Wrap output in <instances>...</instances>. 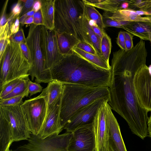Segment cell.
I'll return each instance as SVG.
<instances>
[{"mask_svg":"<svg viewBox=\"0 0 151 151\" xmlns=\"http://www.w3.org/2000/svg\"><path fill=\"white\" fill-rule=\"evenodd\" d=\"M147 52L142 40L131 50L113 53L108 87V103L112 109L127 122L132 133L142 139L148 136L147 112L140 105L134 84L135 76L146 65Z\"/></svg>","mask_w":151,"mask_h":151,"instance_id":"cell-1","label":"cell"},{"mask_svg":"<svg viewBox=\"0 0 151 151\" xmlns=\"http://www.w3.org/2000/svg\"><path fill=\"white\" fill-rule=\"evenodd\" d=\"M53 80L90 87H109L111 71L99 67L74 52L51 70Z\"/></svg>","mask_w":151,"mask_h":151,"instance_id":"cell-2","label":"cell"},{"mask_svg":"<svg viewBox=\"0 0 151 151\" xmlns=\"http://www.w3.org/2000/svg\"><path fill=\"white\" fill-rule=\"evenodd\" d=\"M85 7L83 0H55L54 30L72 35L93 45L85 22Z\"/></svg>","mask_w":151,"mask_h":151,"instance_id":"cell-3","label":"cell"},{"mask_svg":"<svg viewBox=\"0 0 151 151\" xmlns=\"http://www.w3.org/2000/svg\"><path fill=\"white\" fill-rule=\"evenodd\" d=\"M63 85L60 114L63 128L76 114L88 105L101 99H109L108 87H90L70 84Z\"/></svg>","mask_w":151,"mask_h":151,"instance_id":"cell-4","label":"cell"},{"mask_svg":"<svg viewBox=\"0 0 151 151\" xmlns=\"http://www.w3.org/2000/svg\"><path fill=\"white\" fill-rule=\"evenodd\" d=\"M23 102L0 106V151H7L13 142L30 137L31 132L21 107Z\"/></svg>","mask_w":151,"mask_h":151,"instance_id":"cell-5","label":"cell"},{"mask_svg":"<svg viewBox=\"0 0 151 151\" xmlns=\"http://www.w3.org/2000/svg\"><path fill=\"white\" fill-rule=\"evenodd\" d=\"M0 88L18 78H29L31 65L23 55L19 45L11 41L0 58Z\"/></svg>","mask_w":151,"mask_h":151,"instance_id":"cell-6","label":"cell"},{"mask_svg":"<svg viewBox=\"0 0 151 151\" xmlns=\"http://www.w3.org/2000/svg\"><path fill=\"white\" fill-rule=\"evenodd\" d=\"M42 25H29L27 45L29 50L31 66L29 72L32 81L35 78L37 83H49L53 81L51 71L45 67L42 40Z\"/></svg>","mask_w":151,"mask_h":151,"instance_id":"cell-7","label":"cell"},{"mask_svg":"<svg viewBox=\"0 0 151 151\" xmlns=\"http://www.w3.org/2000/svg\"><path fill=\"white\" fill-rule=\"evenodd\" d=\"M21 107L31 133L37 136L47 114L46 96L41 93L36 97L25 100Z\"/></svg>","mask_w":151,"mask_h":151,"instance_id":"cell-8","label":"cell"},{"mask_svg":"<svg viewBox=\"0 0 151 151\" xmlns=\"http://www.w3.org/2000/svg\"><path fill=\"white\" fill-rule=\"evenodd\" d=\"M72 134L67 132L42 139L31 133L27 142L15 151H69L68 146Z\"/></svg>","mask_w":151,"mask_h":151,"instance_id":"cell-9","label":"cell"},{"mask_svg":"<svg viewBox=\"0 0 151 151\" xmlns=\"http://www.w3.org/2000/svg\"><path fill=\"white\" fill-rule=\"evenodd\" d=\"M136 95L143 108L151 111V65L142 66L136 74L134 80Z\"/></svg>","mask_w":151,"mask_h":151,"instance_id":"cell-10","label":"cell"},{"mask_svg":"<svg viewBox=\"0 0 151 151\" xmlns=\"http://www.w3.org/2000/svg\"><path fill=\"white\" fill-rule=\"evenodd\" d=\"M72 133L68 146L69 151H95L93 123L80 127Z\"/></svg>","mask_w":151,"mask_h":151,"instance_id":"cell-11","label":"cell"},{"mask_svg":"<svg viewBox=\"0 0 151 151\" xmlns=\"http://www.w3.org/2000/svg\"><path fill=\"white\" fill-rule=\"evenodd\" d=\"M42 40L45 67L51 70L64 57L60 53L54 30L42 25Z\"/></svg>","mask_w":151,"mask_h":151,"instance_id":"cell-12","label":"cell"},{"mask_svg":"<svg viewBox=\"0 0 151 151\" xmlns=\"http://www.w3.org/2000/svg\"><path fill=\"white\" fill-rule=\"evenodd\" d=\"M104 103V109L108 131V151H127L117 120L108 103Z\"/></svg>","mask_w":151,"mask_h":151,"instance_id":"cell-13","label":"cell"},{"mask_svg":"<svg viewBox=\"0 0 151 151\" xmlns=\"http://www.w3.org/2000/svg\"><path fill=\"white\" fill-rule=\"evenodd\" d=\"M109 100L108 98L101 99L85 106L70 119L63 129L67 132H72L80 127L93 123L99 108L105 101Z\"/></svg>","mask_w":151,"mask_h":151,"instance_id":"cell-14","label":"cell"},{"mask_svg":"<svg viewBox=\"0 0 151 151\" xmlns=\"http://www.w3.org/2000/svg\"><path fill=\"white\" fill-rule=\"evenodd\" d=\"M62 97L53 107L47 112L43 124L37 136L39 138L43 139L52 135H58L63 129L60 116Z\"/></svg>","mask_w":151,"mask_h":151,"instance_id":"cell-15","label":"cell"},{"mask_svg":"<svg viewBox=\"0 0 151 151\" xmlns=\"http://www.w3.org/2000/svg\"><path fill=\"white\" fill-rule=\"evenodd\" d=\"M105 101L98 109L93 123L94 134L95 151H108V131L105 112Z\"/></svg>","mask_w":151,"mask_h":151,"instance_id":"cell-16","label":"cell"},{"mask_svg":"<svg viewBox=\"0 0 151 151\" xmlns=\"http://www.w3.org/2000/svg\"><path fill=\"white\" fill-rule=\"evenodd\" d=\"M102 16L120 22H151V16L142 17L136 11L127 9L114 12H105Z\"/></svg>","mask_w":151,"mask_h":151,"instance_id":"cell-17","label":"cell"},{"mask_svg":"<svg viewBox=\"0 0 151 151\" xmlns=\"http://www.w3.org/2000/svg\"><path fill=\"white\" fill-rule=\"evenodd\" d=\"M123 29L141 40L151 42L150 22H125Z\"/></svg>","mask_w":151,"mask_h":151,"instance_id":"cell-18","label":"cell"},{"mask_svg":"<svg viewBox=\"0 0 151 151\" xmlns=\"http://www.w3.org/2000/svg\"><path fill=\"white\" fill-rule=\"evenodd\" d=\"M55 33L58 48L61 55L65 57L74 53V48L80 41L73 35L69 34L56 31Z\"/></svg>","mask_w":151,"mask_h":151,"instance_id":"cell-19","label":"cell"},{"mask_svg":"<svg viewBox=\"0 0 151 151\" xmlns=\"http://www.w3.org/2000/svg\"><path fill=\"white\" fill-rule=\"evenodd\" d=\"M63 89V84L53 80L48 83L47 87L43 89L42 93L46 97L47 111L53 107L62 96Z\"/></svg>","mask_w":151,"mask_h":151,"instance_id":"cell-20","label":"cell"},{"mask_svg":"<svg viewBox=\"0 0 151 151\" xmlns=\"http://www.w3.org/2000/svg\"><path fill=\"white\" fill-rule=\"evenodd\" d=\"M55 0H41V8L43 25L51 30L55 29Z\"/></svg>","mask_w":151,"mask_h":151,"instance_id":"cell-21","label":"cell"},{"mask_svg":"<svg viewBox=\"0 0 151 151\" xmlns=\"http://www.w3.org/2000/svg\"><path fill=\"white\" fill-rule=\"evenodd\" d=\"M86 5L101 9L105 12H114L121 9L122 4L125 0H83Z\"/></svg>","mask_w":151,"mask_h":151,"instance_id":"cell-22","label":"cell"},{"mask_svg":"<svg viewBox=\"0 0 151 151\" xmlns=\"http://www.w3.org/2000/svg\"><path fill=\"white\" fill-rule=\"evenodd\" d=\"M73 51L81 57L99 67L107 70L111 69L109 64L101 56L85 52L76 47L74 48Z\"/></svg>","mask_w":151,"mask_h":151,"instance_id":"cell-23","label":"cell"},{"mask_svg":"<svg viewBox=\"0 0 151 151\" xmlns=\"http://www.w3.org/2000/svg\"><path fill=\"white\" fill-rule=\"evenodd\" d=\"M85 17L88 20L94 22L102 31L105 32L103 16L94 7L85 4Z\"/></svg>","mask_w":151,"mask_h":151,"instance_id":"cell-24","label":"cell"},{"mask_svg":"<svg viewBox=\"0 0 151 151\" xmlns=\"http://www.w3.org/2000/svg\"><path fill=\"white\" fill-rule=\"evenodd\" d=\"M9 25L8 22L5 25L0 27V58L11 42Z\"/></svg>","mask_w":151,"mask_h":151,"instance_id":"cell-25","label":"cell"},{"mask_svg":"<svg viewBox=\"0 0 151 151\" xmlns=\"http://www.w3.org/2000/svg\"><path fill=\"white\" fill-rule=\"evenodd\" d=\"M85 22L87 34L90 41L98 55L102 57L101 50V38L94 32L90 25L88 20L85 17Z\"/></svg>","mask_w":151,"mask_h":151,"instance_id":"cell-26","label":"cell"},{"mask_svg":"<svg viewBox=\"0 0 151 151\" xmlns=\"http://www.w3.org/2000/svg\"><path fill=\"white\" fill-rule=\"evenodd\" d=\"M111 46V38L104 32L101 39V50L102 57L108 63H109V58Z\"/></svg>","mask_w":151,"mask_h":151,"instance_id":"cell-27","label":"cell"},{"mask_svg":"<svg viewBox=\"0 0 151 151\" xmlns=\"http://www.w3.org/2000/svg\"><path fill=\"white\" fill-rule=\"evenodd\" d=\"M29 79H22L13 91L1 99H6L23 95H26L27 97L28 96L29 94L28 88V81Z\"/></svg>","mask_w":151,"mask_h":151,"instance_id":"cell-28","label":"cell"},{"mask_svg":"<svg viewBox=\"0 0 151 151\" xmlns=\"http://www.w3.org/2000/svg\"><path fill=\"white\" fill-rule=\"evenodd\" d=\"M22 7V3L21 0H18L17 3L12 5L7 19L9 25L14 21L17 17L19 16Z\"/></svg>","mask_w":151,"mask_h":151,"instance_id":"cell-29","label":"cell"},{"mask_svg":"<svg viewBox=\"0 0 151 151\" xmlns=\"http://www.w3.org/2000/svg\"><path fill=\"white\" fill-rule=\"evenodd\" d=\"M22 78L13 80L5 85L0 89V99H2L10 93L19 84Z\"/></svg>","mask_w":151,"mask_h":151,"instance_id":"cell-30","label":"cell"},{"mask_svg":"<svg viewBox=\"0 0 151 151\" xmlns=\"http://www.w3.org/2000/svg\"><path fill=\"white\" fill-rule=\"evenodd\" d=\"M26 95H23L10 98L6 99H0V106H15L23 102L22 99Z\"/></svg>","mask_w":151,"mask_h":151,"instance_id":"cell-31","label":"cell"},{"mask_svg":"<svg viewBox=\"0 0 151 151\" xmlns=\"http://www.w3.org/2000/svg\"><path fill=\"white\" fill-rule=\"evenodd\" d=\"M28 88L30 96L38 93L42 92L43 90L42 87L40 84L33 82L29 79L28 81Z\"/></svg>","mask_w":151,"mask_h":151,"instance_id":"cell-32","label":"cell"},{"mask_svg":"<svg viewBox=\"0 0 151 151\" xmlns=\"http://www.w3.org/2000/svg\"><path fill=\"white\" fill-rule=\"evenodd\" d=\"M10 40L11 41L18 44L26 42L23 29L22 28L19 29L17 32L11 37Z\"/></svg>","mask_w":151,"mask_h":151,"instance_id":"cell-33","label":"cell"},{"mask_svg":"<svg viewBox=\"0 0 151 151\" xmlns=\"http://www.w3.org/2000/svg\"><path fill=\"white\" fill-rule=\"evenodd\" d=\"M76 47L85 52L98 55L93 45L85 42L80 41Z\"/></svg>","mask_w":151,"mask_h":151,"instance_id":"cell-34","label":"cell"},{"mask_svg":"<svg viewBox=\"0 0 151 151\" xmlns=\"http://www.w3.org/2000/svg\"><path fill=\"white\" fill-rule=\"evenodd\" d=\"M103 20L104 28L108 27H112L123 29V26L121 22H118L103 17Z\"/></svg>","mask_w":151,"mask_h":151,"instance_id":"cell-35","label":"cell"},{"mask_svg":"<svg viewBox=\"0 0 151 151\" xmlns=\"http://www.w3.org/2000/svg\"><path fill=\"white\" fill-rule=\"evenodd\" d=\"M22 3V9L19 17L32 9L34 0H21Z\"/></svg>","mask_w":151,"mask_h":151,"instance_id":"cell-36","label":"cell"},{"mask_svg":"<svg viewBox=\"0 0 151 151\" xmlns=\"http://www.w3.org/2000/svg\"><path fill=\"white\" fill-rule=\"evenodd\" d=\"M9 0H6L4 2L1 13L0 19V27L5 25L7 22L8 16L6 13Z\"/></svg>","mask_w":151,"mask_h":151,"instance_id":"cell-37","label":"cell"},{"mask_svg":"<svg viewBox=\"0 0 151 151\" xmlns=\"http://www.w3.org/2000/svg\"><path fill=\"white\" fill-rule=\"evenodd\" d=\"M19 45L23 55L28 60L31 66L32 61L30 53L26 42L20 43Z\"/></svg>","mask_w":151,"mask_h":151,"instance_id":"cell-38","label":"cell"},{"mask_svg":"<svg viewBox=\"0 0 151 151\" xmlns=\"http://www.w3.org/2000/svg\"><path fill=\"white\" fill-rule=\"evenodd\" d=\"M126 51L129 50L133 47V37L134 36L127 32L124 31Z\"/></svg>","mask_w":151,"mask_h":151,"instance_id":"cell-39","label":"cell"},{"mask_svg":"<svg viewBox=\"0 0 151 151\" xmlns=\"http://www.w3.org/2000/svg\"><path fill=\"white\" fill-rule=\"evenodd\" d=\"M19 18V17H17L14 21L9 25V32L11 37L17 32L19 29L20 23Z\"/></svg>","mask_w":151,"mask_h":151,"instance_id":"cell-40","label":"cell"},{"mask_svg":"<svg viewBox=\"0 0 151 151\" xmlns=\"http://www.w3.org/2000/svg\"><path fill=\"white\" fill-rule=\"evenodd\" d=\"M116 43L121 49L126 51L124 31H121L119 32Z\"/></svg>","mask_w":151,"mask_h":151,"instance_id":"cell-41","label":"cell"},{"mask_svg":"<svg viewBox=\"0 0 151 151\" xmlns=\"http://www.w3.org/2000/svg\"><path fill=\"white\" fill-rule=\"evenodd\" d=\"M34 24L36 25H43V19L41 9L35 12L33 15Z\"/></svg>","mask_w":151,"mask_h":151,"instance_id":"cell-42","label":"cell"},{"mask_svg":"<svg viewBox=\"0 0 151 151\" xmlns=\"http://www.w3.org/2000/svg\"><path fill=\"white\" fill-rule=\"evenodd\" d=\"M88 20L90 25L94 32L101 39L105 32L102 31L94 22L91 20Z\"/></svg>","mask_w":151,"mask_h":151,"instance_id":"cell-43","label":"cell"},{"mask_svg":"<svg viewBox=\"0 0 151 151\" xmlns=\"http://www.w3.org/2000/svg\"><path fill=\"white\" fill-rule=\"evenodd\" d=\"M35 12L33 10L27 12L26 14L20 17L19 18V21L20 24L22 26L24 25V22L25 19L29 17L33 16Z\"/></svg>","mask_w":151,"mask_h":151,"instance_id":"cell-44","label":"cell"},{"mask_svg":"<svg viewBox=\"0 0 151 151\" xmlns=\"http://www.w3.org/2000/svg\"><path fill=\"white\" fill-rule=\"evenodd\" d=\"M41 0H35L33 4L32 9L34 12H37L41 9L42 7Z\"/></svg>","mask_w":151,"mask_h":151,"instance_id":"cell-45","label":"cell"},{"mask_svg":"<svg viewBox=\"0 0 151 151\" xmlns=\"http://www.w3.org/2000/svg\"><path fill=\"white\" fill-rule=\"evenodd\" d=\"M139 10L151 14V0H148L146 5Z\"/></svg>","mask_w":151,"mask_h":151,"instance_id":"cell-46","label":"cell"},{"mask_svg":"<svg viewBox=\"0 0 151 151\" xmlns=\"http://www.w3.org/2000/svg\"><path fill=\"white\" fill-rule=\"evenodd\" d=\"M34 23V18L33 16L29 17L27 18L24 22V25L25 24H31Z\"/></svg>","mask_w":151,"mask_h":151,"instance_id":"cell-47","label":"cell"},{"mask_svg":"<svg viewBox=\"0 0 151 151\" xmlns=\"http://www.w3.org/2000/svg\"><path fill=\"white\" fill-rule=\"evenodd\" d=\"M147 125H148V131L150 136L151 137V114L150 116L148 118L147 122Z\"/></svg>","mask_w":151,"mask_h":151,"instance_id":"cell-48","label":"cell"},{"mask_svg":"<svg viewBox=\"0 0 151 151\" xmlns=\"http://www.w3.org/2000/svg\"><path fill=\"white\" fill-rule=\"evenodd\" d=\"M7 151H12V150H8Z\"/></svg>","mask_w":151,"mask_h":151,"instance_id":"cell-49","label":"cell"}]
</instances>
